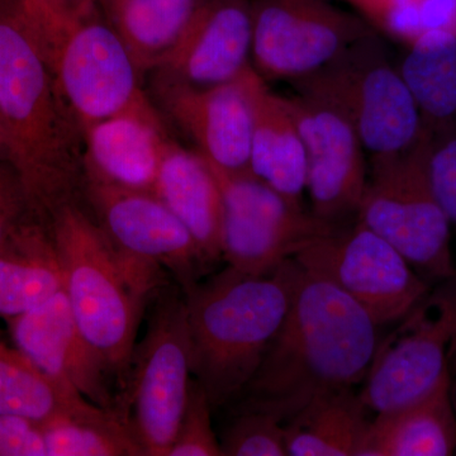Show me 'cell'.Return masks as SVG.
<instances>
[{
	"label": "cell",
	"instance_id": "obj_31",
	"mask_svg": "<svg viewBox=\"0 0 456 456\" xmlns=\"http://www.w3.org/2000/svg\"><path fill=\"white\" fill-rule=\"evenodd\" d=\"M426 169L434 196L456 231V131L428 134Z\"/></svg>",
	"mask_w": 456,
	"mask_h": 456
},
{
	"label": "cell",
	"instance_id": "obj_35",
	"mask_svg": "<svg viewBox=\"0 0 456 456\" xmlns=\"http://www.w3.org/2000/svg\"><path fill=\"white\" fill-rule=\"evenodd\" d=\"M450 377H452V402L456 411V346L452 354V362H450Z\"/></svg>",
	"mask_w": 456,
	"mask_h": 456
},
{
	"label": "cell",
	"instance_id": "obj_10",
	"mask_svg": "<svg viewBox=\"0 0 456 456\" xmlns=\"http://www.w3.org/2000/svg\"><path fill=\"white\" fill-rule=\"evenodd\" d=\"M456 346V275L439 281L379 342L362 402L374 412L406 406L450 373Z\"/></svg>",
	"mask_w": 456,
	"mask_h": 456
},
{
	"label": "cell",
	"instance_id": "obj_14",
	"mask_svg": "<svg viewBox=\"0 0 456 456\" xmlns=\"http://www.w3.org/2000/svg\"><path fill=\"white\" fill-rule=\"evenodd\" d=\"M84 194L103 232L122 254L169 273L184 292L207 265L184 224L152 191L84 179Z\"/></svg>",
	"mask_w": 456,
	"mask_h": 456
},
{
	"label": "cell",
	"instance_id": "obj_34",
	"mask_svg": "<svg viewBox=\"0 0 456 456\" xmlns=\"http://www.w3.org/2000/svg\"><path fill=\"white\" fill-rule=\"evenodd\" d=\"M9 156H11V151H9L7 132H5L2 119H0V163L9 164Z\"/></svg>",
	"mask_w": 456,
	"mask_h": 456
},
{
	"label": "cell",
	"instance_id": "obj_18",
	"mask_svg": "<svg viewBox=\"0 0 456 456\" xmlns=\"http://www.w3.org/2000/svg\"><path fill=\"white\" fill-rule=\"evenodd\" d=\"M169 141L152 103L93 123L83 130L84 179L154 193Z\"/></svg>",
	"mask_w": 456,
	"mask_h": 456
},
{
	"label": "cell",
	"instance_id": "obj_7",
	"mask_svg": "<svg viewBox=\"0 0 456 456\" xmlns=\"http://www.w3.org/2000/svg\"><path fill=\"white\" fill-rule=\"evenodd\" d=\"M428 134L399 154L370 159L356 220L395 246L428 281L456 275L452 224L434 196L428 169Z\"/></svg>",
	"mask_w": 456,
	"mask_h": 456
},
{
	"label": "cell",
	"instance_id": "obj_8",
	"mask_svg": "<svg viewBox=\"0 0 456 456\" xmlns=\"http://www.w3.org/2000/svg\"><path fill=\"white\" fill-rule=\"evenodd\" d=\"M191 346L184 293L165 285L152 298L121 399L145 456H167L191 387Z\"/></svg>",
	"mask_w": 456,
	"mask_h": 456
},
{
	"label": "cell",
	"instance_id": "obj_32",
	"mask_svg": "<svg viewBox=\"0 0 456 456\" xmlns=\"http://www.w3.org/2000/svg\"><path fill=\"white\" fill-rule=\"evenodd\" d=\"M0 456H47L40 422L0 413Z\"/></svg>",
	"mask_w": 456,
	"mask_h": 456
},
{
	"label": "cell",
	"instance_id": "obj_23",
	"mask_svg": "<svg viewBox=\"0 0 456 456\" xmlns=\"http://www.w3.org/2000/svg\"><path fill=\"white\" fill-rule=\"evenodd\" d=\"M200 0H102L106 20L140 77L164 64L187 31Z\"/></svg>",
	"mask_w": 456,
	"mask_h": 456
},
{
	"label": "cell",
	"instance_id": "obj_21",
	"mask_svg": "<svg viewBox=\"0 0 456 456\" xmlns=\"http://www.w3.org/2000/svg\"><path fill=\"white\" fill-rule=\"evenodd\" d=\"M248 170L288 202L303 207L307 161L301 132L284 95L265 80L255 97Z\"/></svg>",
	"mask_w": 456,
	"mask_h": 456
},
{
	"label": "cell",
	"instance_id": "obj_12",
	"mask_svg": "<svg viewBox=\"0 0 456 456\" xmlns=\"http://www.w3.org/2000/svg\"><path fill=\"white\" fill-rule=\"evenodd\" d=\"M209 165L224 200L222 259L231 268L270 274L314 237L336 227L288 202L251 173H227Z\"/></svg>",
	"mask_w": 456,
	"mask_h": 456
},
{
	"label": "cell",
	"instance_id": "obj_17",
	"mask_svg": "<svg viewBox=\"0 0 456 456\" xmlns=\"http://www.w3.org/2000/svg\"><path fill=\"white\" fill-rule=\"evenodd\" d=\"M253 13L248 0H200L187 31L151 74L191 86L235 80L251 66Z\"/></svg>",
	"mask_w": 456,
	"mask_h": 456
},
{
	"label": "cell",
	"instance_id": "obj_9",
	"mask_svg": "<svg viewBox=\"0 0 456 456\" xmlns=\"http://www.w3.org/2000/svg\"><path fill=\"white\" fill-rule=\"evenodd\" d=\"M293 259L340 288L378 326L398 322L432 289L395 246L356 218L314 237Z\"/></svg>",
	"mask_w": 456,
	"mask_h": 456
},
{
	"label": "cell",
	"instance_id": "obj_26",
	"mask_svg": "<svg viewBox=\"0 0 456 456\" xmlns=\"http://www.w3.org/2000/svg\"><path fill=\"white\" fill-rule=\"evenodd\" d=\"M42 425L47 456H145L121 410L92 406Z\"/></svg>",
	"mask_w": 456,
	"mask_h": 456
},
{
	"label": "cell",
	"instance_id": "obj_4",
	"mask_svg": "<svg viewBox=\"0 0 456 456\" xmlns=\"http://www.w3.org/2000/svg\"><path fill=\"white\" fill-rule=\"evenodd\" d=\"M49 228L75 321L113 371L123 395L141 318L167 285V272L122 254L77 202L60 208Z\"/></svg>",
	"mask_w": 456,
	"mask_h": 456
},
{
	"label": "cell",
	"instance_id": "obj_24",
	"mask_svg": "<svg viewBox=\"0 0 456 456\" xmlns=\"http://www.w3.org/2000/svg\"><path fill=\"white\" fill-rule=\"evenodd\" d=\"M354 388L323 393L285 422L288 455L359 456L370 421Z\"/></svg>",
	"mask_w": 456,
	"mask_h": 456
},
{
	"label": "cell",
	"instance_id": "obj_1",
	"mask_svg": "<svg viewBox=\"0 0 456 456\" xmlns=\"http://www.w3.org/2000/svg\"><path fill=\"white\" fill-rule=\"evenodd\" d=\"M367 311L325 278L299 265L283 323L236 399L283 422L308 402L364 382L378 344Z\"/></svg>",
	"mask_w": 456,
	"mask_h": 456
},
{
	"label": "cell",
	"instance_id": "obj_16",
	"mask_svg": "<svg viewBox=\"0 0 456 456\" xmlns=\"http://www.w3.org/2000/svg\"><path fill=\"white\" fill-rule=\"evenodd\" d=\"M7 323L14 346L60 391L122 411L112 387L116 377L80 331L64 289Z\"/></svg>",
	"mask_w": 456,
	"mask_h": 456
},
{
	"label": "cell",
	"instance_id": "obj_29",
	"mask_svg": "<svg viewBox=\"0 0 456 456\" xmlns=\"http://www.w3.org/2000/svg\"><path fill=\"white\" fill-rule=\"evenodd\" d=\"M224 456H288L285 426L260 411H240L220 441Z\"/></svg>",
	"mask_w": 456,
	"mask_h": 456
},
{
	"label": "cell",
	"instance_id": "obj_25",
	"mask_svg": "<svg viewBox=\"0 0 456 456\" xmlns=\"http://www.w3.org/2000/svg\"><path fill=\"white\" fill-rule=\"evenodd\" d=\"M428 134L456 131V33L431 31L403 46L397 65Z\"/></svg>",
	"mask_w": 456,
	"mask_h": 456
},
{
	"label": "cell",
	"instance_id": "obj_33",
	"mask_svg": "<svg viewBox=\"0 0 456 456\" xmlns=\"http://www.w3.org/2000/svg\"><path fill=\"white\" fill-rule=\"evenodd\" d=\"M33 218L22 183L11 164L0 163V246Z\"/></svg>",
	"mask_w": 456,
	"mask_h": 456
},
{
	"label": "cell",
	"instance_id": "obj_2",
	"mask_svg": "<svg viewBox=\"0 0 456 456\" xmlns=\"http://www.w3.org/2000/svg\"><path fill=\"white\" fill-rule=\"evenodd\" d=\"M0 119L9 164L22 183L35 220L49 226L84 187L79 125L60 95L20 0H0Z\"/></svg>",
	"mask_w": 456,
	"mask_h": 456
},
{
	"label": "cell",
	"instance_id": "obj_28",
	"mask_svg": "<svg viewBox=\"0 0 456 456\" xmlns=\"http://www.w3.org/2000/svg\"><path fill=\"white\" fill-rule=\"evenodd\" d=\"M375 33L402 47L425 33H456V0H340Z\"/></svg>",
	"mask_w": 456,
	"mask_h": 456
},
{
	"label": "cell",
	"instance_id": "obj_30",
	"mask_svg": "<svg viewBox=\"0 0 456 456\" xmlns=\"http://www.w3.org/2000/svg\"><path fill=\"white\" fill-rule=\"evenodd\" d=\"M212 404L196 379L189 387L187 403L167 456H218L221 444L212 428Z\"/></svg>",
	"mask_w": 456,
	"mask_h": 456
},
{
	"label": "cell",
	"instance_id": "obj_6",
	"mask_svg": "<svg viewBox=\"0 0 456 456\" xmlns=\"http://www.w3.org/2000/svg\"><path fill=\"white\" fill-rule=\"evenodd\" d=\"M292 86L341 110L370 159L406 151L425 136L415 99L378 33Z\"/></svg>",
	"mask_w": 456,
	"mask_h": 456
},
{
	"label": "cell",
	"instance_id": "obj_22",
	"mask_svg": "<svg viewBox=\"0 0 456 456\" xmlns=\"http://www.w3.org/2000/svg\"><path fill=\"white\" fill-rule=\"evenodd\" d=\"M64 289L49 226L29 218L0 246V317L22 316Z\"/></svg>",
	"mask_w": 456,
	"mask_h": 456
},
{
	"label": "cell",
	"instance_id": "obj_15",
	"mask_svg": "<svg viewBox=\"0 0 456 456\" xmlns=\"http://www.w3.org/2000/svg\"><path fill=\"white\" fill-rule=\"evenodd\" d=\"M263 79L253 68L231 82L191 86L152 74L161 110L193 141L200 155L227 173H250L254 104Z\"/></svg>",
	"mask_w": 456,
	"mask_h": 456
},
{
	"label": "cell",
	"instance_id": "obj_27",
	"mask_svg": "<svg viewBox=\"0 0 456 456\" xmlns=\"http://www.w3.org/2000/svg\"><path fill=\"white\" fill-rule=\"evenodd\" d=\"M97 404L60 391L31 360L0 335V413L28 417L44 424L60 413L88 410Z\"/></svg>",
	"mask_w": 456,
	"mask_h": 456
},
{
	"label": "cell",
	"instance_id": "obj_5",
	"mask_svg": "<svg viewBox=\"0 0 456 456\" xmlns=\"http://www.w3.org/2000/svg\"><path fill=\"white\" fill-rule=\"evenodd\" d=\"M33 38L60 95L83 130L151 103L140 74L98 4L20 0Z\"/></svg>",
	"mask_w": 456,
	"mask_h": 456
},
{
	"label": "cell",
	"instance_id": "obj_13",
	"mask_svg": "<svg viewBox=\"0 0 456 456\" xmlns=\"http://www.w3.org/2000/svg\"><path fill=\"white\" fill-rule=\"evenodd\" d=\"M284 98L305 145L311 212L335 226L351 222L369 174L368 154L355 128L341 110L316 95L294 89Z\"/></svg>",
	"mask_w": 456,
	"mask_h": 456
},
{
	"label": "cell",
	"instance_id": "obj_19",
	"mask_svg": "<svg viewBox=\"0 0 456 456\" xmlns=\"http://www.w3.org/2000/svg\"><path fill=\"white\" fill-rule=\"evenodd\" d=\"M154 193L193 236L207 264L222 259L224 200L211 165L197 150L169 141Z\"/></svg>",
	"mask_w": 456,
	"mask_h": 456
},
{
	"label": "cell",
	"instance_id": "obj_20",
	"mask_svg": "<svg viewBox=\"0 0 456 456\" xmlns=\"http://www.w3.org/2000/svg\"><path fill=\"white\" fill-rule=\"evenodd\" d=\"M456 452V411L446 374L424 397L377 413L359 456H449Z\"/></svg>",
	"mask_w": 456,
	"mask_h": 456
},
{
	"label": "cell",
	"instance_id": "obj_3",
	"mask_svg": "<svg viewBox=\"0 0 456 456\" xmlns=\"http://www.w3.org/2000/svg\"><path fill=\"white\" fill-rule=\"evenodd\" d=\"M299 264L288 259L266 275L226 266L184 290L191 373L212 407L240 397L283 323Z\"/></svg>",
	"mask_w": 456,
	"mask_h": 456
},
{
	"label": "cell",
	"instance_id": "obj_11",
	"mask_svg": "<svg viewBox=\"0 0 456 456\" xmlns=\"http://www.w3.org/2000/svg\"><path fill=\"white\" fill-rule=\"evenodd\" d=\"M251 66L265 82L296 83L373 33L329 0H254Z\"/></svg>",
	"mask_w": 456,
	"mask_h": 456
},
{
	"label": "cell",
	"instance_id": "obj_36",
	"mask_svg": "<svg viewBox=\"0 0 456 456\" xmlns=\"http://www.w3.org/2000/svg\"><path fill=\"white\" fill-rule=\"evenodd\" d=\"M66 2L77 3V4H101L102 0H66Z\"/></svg>",
	"mask_w": 456,
	"mask_h": 456
}]
</instances>
